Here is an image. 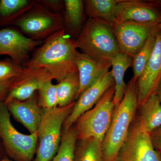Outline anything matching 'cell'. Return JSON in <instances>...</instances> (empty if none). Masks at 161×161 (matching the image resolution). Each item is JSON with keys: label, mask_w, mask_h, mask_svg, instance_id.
Wrapping results in <instances>:
<instances>
[{"label": "cell", "mask_w": 161, "mask_h": 161, "mask_svg": "<svg viewBox=\"0 0 161 161\" xmlns=\"http://www.w3.org/2000/svg\"><path fill=\"white\" fill-rule=\"evenodd\" d=\"M115 23L132 22L158 26L161 23L160 2L120 0L115 9Z\"/></svg>", "instance_id": "9c48e42d"}, {"label": "cell", "mask_w": 161, "mask_h": 161, "mask_svg": "<svg viewBox=\"0 0 161 161\" xmlns=\"http://www.w3.org/2000/svg\"><path fill=\"white\" fill-rule=\"evenodd\" d=\"M79 141L76 146L74 161H103L102 141L94 138Z\"/></svg>", "instance_id": "603a6c76"}, {"label": "cell", "mask_w": 161, "mask_h": 161, "mask_svg": "<svg viewBox=\"0 0 161 161\" xmlns=\"http://www.w3.org/2000/svg\"><path fill=\"white\" fill-rule=\"evenodd\" d=\"M158 28L160 30H161V23H160L158 25Z\"/></svg>", "instance_id": "836d02e7"}, {"label": "cell", "mask_w": 161, "mask_h": 161, "mask_svg": "<svg viewBox=\"0 0 161 161\" xmlns=\"http://www.w3.org/2000/svg\"><path fill=\"white\" fill-rule=\"evenodd\" d=\"M15 78L0 82V102H5Z\"/></svg>", "instance_id": "f1b7e54d"}, {"label": "cell", "mask_w": 161, "mask_h": 161, "mask_svg": "<svg viewBox=\"0 0 161 161\" xmlns=\"http://www.w3.org/2000/svg\"><path fill=\"white\" fill-rule=\"evenodd\" d=\"M77 140L75 127L63 130L59 150L51 161H74Z\"/></svg>", "instance_id": "cb8c5ba5"}, {"label": "cell", "mask_w": 161, "mask_h": 161, "mask_svg": "<svg viewBox=\"0 0 161 161\" xmlns=\"http://www.w3.org/2000/svg\"><path fill=\"white\" fill-rule=\"evenodd\" d=\"M120 0H86L83 1L88 19L104 21L113 26L115 23V9Z\"/></svg>", "instance_id": "ffe728a7"}, {"label": "cell", "mask_w": 161, "mask_h": 161, "mask_svg": "<svg viewBox=\"0 0 161 161\" xmlns=\"http://www.w3.org/2000/svg\"><path fill=\"white\" fill-rule=\"evenodd\" d=\"M77 51L75 40L63 29L47 38L23 65L28 68L46 69L58 83L78 73L76 63Z\"/></svg>", "instance_id": "6da1fadb"}, {"label": "cell", "mask_w": 161, "mask_h": 161, "mask_svg": "<svg viewBox=\"0 0 161 161\" xmlns=\"http://www.w3.org/2000/svg\"><path fill=\"white\" fill-rule=\"evenodd\" d=\"M38 3L45 8L53 12L60 13L64 9V1L60 0H44L38 1Z\"/></svg>", "instance_id": "83f0119b"}, {"label": "cell", "mask_w": 161, "mask_h": 161, "mask_svg": "<svg viewBox=\"0 0 161 161\" xmlns=\"http://www.w3.org/2000/svg\"><path fill=\"white\" fill-rule=\"evenodd\" d=\"M160 3H161V2H160Z\"/></svg>", "instance_id": "e575fe53"}, {"label": "cell", "mask_w": 161, "mask_h": 161, "mask_svg": "<svg viewBox=\"0 0 161 161\" xmlns=\"http://www.w3.org/2000/svg\"><path fill=\"white\" fill-rule=\"evenodd\" d=\"M112 26L120 53L132 58L150 35L158 29V26L132 22L115 23Z\"/></svg>", "instance_id": "30bf717a"}, {"label": "cell", "mask_w": 161, "mask_h": 161, "mask_svg": "<svg viewBox=\"0 0 161 161\" xmlns=\"http://www.w3.org/2000/svg\"><path fill=\"white\" fill-rule=\"evenodd\" d=\"M154 94L157 95L161 103V79L157 86Z\"/></svg>", "instance_id": "4dcf8cb0"}, {"label": "cell", "mask_w": 161, "mask_h": 161, "mask_svg": "<svg viewBox=\"0 0 161 161\" xmlns=\"http://www.w3.org/2000/svg\"><path fill=\"white\" fill-rule=\"evenodd\" d=\"M4 102H0V140L5 153L15 161H32L36 152L37 132L23 134L14 126Z\"/></svg>", "instance_id": "8992f818"}, {"label": "cell", "mask_w": 161, "mask_h": 161, "mask_svg": "<svg viewBox=\"0 0 161 161\" xmlns=\"http://www.w3.org/2000/svg\"><path fill=\"white\" fill-rule=\"evenodd\" d=\"M64 24L69 32L78 37L85 23L84 2L81 0H64ZM76 38V39H77Z\"/></svg>", "instance_id": "d6986e66"}, {"label": "cell", "mask_w": 161, "mask_h": 161, "mask_svg": "<svg viewBox=\"0 0 161 161\" xmlns=\"http://www.w3.org/2000/svg\"><path fill=\"white\" fill-rule=\"evenodd\" d=\"M52 78L43 82L38 90V102L43 110L55 108L58 106L57 87L52 82Z\"/></svg>", "instance_id": "484cf974"}, {"label": "cell", "mask_w": 161, "mask_h": 161, "mask_svg": "<svg viewBox=\"0 0 161 161\" xmlns=\"http://www.w3.org/2000/svg\"><path fill=\"white\" fill-rule=\"evenodd\" d=\"M4 152H5V151H4V148H3V144H2L1 140H0V159L4 158V157H3V153Z\"/></svg>", "instance_id": "1f68e13d"}, {"label": "cell", "mask_w": 161, "mask_h": 161, "mask_svg": "<svg viewBox=\"0 0 161 161\" xmlns=\"http://www.w3.org/2000/svg\"><path fill=\"white\" fill-rule=\"evenodd\" d=\"M12 24L18 26L28 37L41 41L64 29L60 13L48 10L38 3Z\"/></svg>", "instance_id": "52a82bcc"}, {"label": "cell", "mask_w": 161, "mask_h": 161, "mask_svg": "<svg viewBox=\"0 0 161 161\" xmlns=\"http://www.w3.org/2000/svg\"><path fill=\"white\" fill-rule=\"evenodd\" d=\"M112 26L102 20L88 19L75 40L77 49L93 60L110 61L120 53Z\"/></svg>", "instance_id": "3957f363"}, {"label": "cell", "mask_w": 161, "mask_h": 161, "mask_svg": "<svg viewBox=\"0 0 161 161\" xmlns=\"http://www.w3.org/2000/svg\"><path fill=\"white\" fill-rule=\"evenodd\" d=\"M76 102L63 107L43 110L38 130L39 147L34 161H51L60 147L64 123L68 117Z\"/></svg>", "instance_id": "277c9868"}, {"label": "cell", "mask_w": 161, "mask_h": 161, "mask_svg": "<svg viewBox=\"0 0 161 161\" xmlns=\"http://www.w3.org/2000/svg\"><path fill=\"white\" fill-rule=\"evenodd\" d=\"M110 61L115 86L113 101L115 107L120 103L126 91L127 84L125 83L124 77L127 69L132 66V58L119 53Z\"/></svg>", "instance_id": "ac0fdd59"}, {"label": "cell", "mask_w": 161, "mask_h": 161, "mask_svg": "<svg viewBox=\"0 0 161 161\" xmlns=\"http://www.w3.org/2000/svg\"><path fill=\"white\" fill-rule=\"evenodd\" d=\"M150 139L156 150L161 153V127L150 133Z\"/></svg>", "instance_id": "f546056e"}, {"label": "cell", "mask_w": 161, "mask_h": 161, "mask_svg": "<svg viewBox=\"0 0 161 161\" xmlns=\"http://www.w3.org/2000/svg\"><path fill=\"white\" fill-rule=\"evenodd\" d=\"M114 85L112 71H109L85 90L75 102V106L64 123V130L73 126L82 114L91 109L111 87Z\"/></svg>", "instance_id": "7c38bea8"}, {"label": "cell", "mask_w": 161, "mask_h": 161, "mask_svg": "<svg viewBox=\"0 0 161 161\" xmlns=\"http://www.w3.org/2000/svg\"><path fill=\"white\" fill-rule=\"evenodd\" d=\"M135 119L142 130L149 133L161 127V103L155 94L138 106Z\"/></svg>", "instance_id": "e0dca14e"}, {"label": "cell", "mask_w": 161, "mask_h": 161, "mask_svg": "<svg viewBox=\"0 0 161 161\" xmlns=\"http://www.w3.org/2000/svg\"><path fill=\"white\" fill-rule=\"evenodd\" d=\"M58 106L63 107L71 103L77 95L80 88L78 73L68 76L56 84Z\"/></svg>", "instance_id": "7402d4cb"}, {"label": "cell", "mask_w": 161, "mask_h": 161, "mask_svg": "<svg viewBox=\"0 0 161 161\" xmlns=\"http://www.w3.org/2000/svg\"><path fill=\"white\" fill-rule=\"evenodd\" d=\"M76 63L80 80V88L77 98L112 67L110 61L93 60L78 51L76 53Z\"/></svg>", "instance_id": "2e32d148"}, {"label": "cell", "mask_w": 161, "mask_h": 161, "mask_svg": "<svg viewBox=\"0 0 161 161\" xmlns=\"http://www.w3.org/2000/svg\"><path fill=\"white\" fill-rule=\"evenodd\" d=\"M43 43L31 39L16 30L8 28L0 30V55L9 56L20 66L29 60L31 53Z\"/></svg>", "instance_id": "8fae6325"}, {"label": "cell", "mask_w": 161, "mask_h": 161, "mask_svg": "<svg viewBox=\"0 0 161 161\" xmlns=\"http://www.w3.org/2000/svg\"><path fill=\"white\" fill-rule=\"evenodd\" d=\"M158 30L150 35L142 48L132 58V67L133 72V78L136 80L138 79L143 71L150 59L155 45L156 33Z\"/></svg>", "instance_id": "d4e9b609"}, {"label": "cell", "mask_w": 161, "mask_h": 161, "mask_svg": "<svg viewBox=\"0 0 161 161\" xmlns=\"http://www.w3.org/2000/svg\"><path fill=\"white\" fill-rule=\"evenodd\" d=\"M137 80L132 77L120 103L115 107L108 130L103 142V161H115L129 135L138 108Z\"/></svg>", "instance_id": "7a4b0ae2"}, {"label": "cell", "mask_w": 161, "mask_h": 161, "mask_svg": "<svg viewBox=\"0 0 161 161\" xmlns=\"http://www.w3.org/2000/svg\"><path fill=\"white\" fill-rule=\"evenodd\" d=\"M0 161H11L10 160H9V159L7 158L4 157V158H3L1 159H0Z\"/></svg>", "instance_id": "d6a6232c"}, {"label": "cell", "mask_w": 161, "mask_h": 161, "mask_svg": "<svg viewBox=\"0 0 161 161\" xmlns=\"http://www.w3.org/2000/svg\"><path fill=\"white\" fill-rule=\"evenodd\" d=\"M5 104L10 115L30 133L37 132L43 110L39 105L36 93L23 101L14 100Z\"/></svg>", "instance_id": "9a60e30c"}, {"label": "cell", "mask_w": 161, "mask_h": 161, "mask_svg": "<svg viewBox=\"0 0 161 161\" xmlns=\"http://www.w3.org/2000/svg\"><path fill=\"white\" fill-rule=\"evenodd\" d=\"M115 86L108 90L95 106L82 114L76 122L77 140L94 138L103 142L109 128L115 106Z\"/></svg>", "instance_id": "5b68a950"}, {"label": "cell", "mask_w": 161, "mask_h": 161, "mask_svg": "<svg viewBox=\"0 0 161 161\" xmlns=\"http://www.w3.org/2000/svg\"><path fill=\"white\" fill-rule=\"evenodd\" d=\"M24 68L14 63L12 60H0V82L18 77Z\"/></svg>", "instance_id": "4316f807"}, {"label": "cell", "mask_w": 161, "mask_h": 161, "mask_svg": "<svg viewBox=\"0 0 161 161\" xmlns=\"http://www.w3.org/2000/svg\"><path fill=\"white\" fill-rule=\"evenodd\" d=\"M35 3L28 0H1L0 24H12L31 9Z\"/></svg>", "instance_id": "44dd1931"}, {"label": "cell", "mask_w": 161, "mask_h": 161, "mask_svg": "<svg viewBox=\"0 0 161 161\" xmlns=\"http://www.w3.org/2000/svg\"><path fill=\"white\" fill-rule=\"evenodd\" d=\"M115 161H161V153L153 147L150 134L141 129L135 119Z\"/></svg>", "instance_id": "ba28073f"}, {"label": "cell", "mask_w": 161, "mask_h": 161, "mask_svg": "<svg viewBox=\"0 0 161 161\" xmlns=\"http://www.w3.org/2000/svg\"><path fill=\"white\" fill-rule=\"evenodd\" d=\"M49 78H52L51 76L44 69L24 68L22 73L13 82L4 103L28 99L38 91L43 82Z\"/></svg>", "instance_id": "5bb4252c"}, {"label": "cell", "mask_w": 161, "mask_h": 161, "mask_svg": "<svg viewBox=\"0 0 161 161\" xmlns=\"http://www.w3.org/2000/svg\"><path fill=\"white\" fill-rule=\"evenodd\" d=\"M161 79V30L156 33L155 45L147 65L137 80L138 106L154 94Z\"/></svg>", "instance_id": "4fadbf2b"}]
</instances>
